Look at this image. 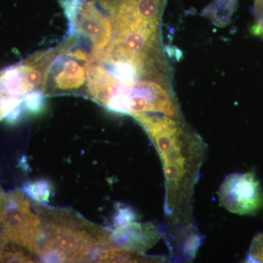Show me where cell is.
Returning <instances> with one entry per match:
<instances>
[{"mask_svg":"<svg viewBox=\"0 0 263 263\" xmlns=\"http://www.w3.org/2000/svg\"><path fill=\"white\" fill-rule=\"evenodd\" d=\"M161 260H163V258L150 257L145 253L117 246L102 249L95 259V262H162Z\"/></svg>","mask_w":263,"mask_h":263,"instance_id":"52a82bcc","label":"cell"},{"mask_svg":"<svg viewBox=\"0 0 263 263\" xmlns=\"http://www.w3.org/2000/svg\"><path fill=\"white\" fill-rule=\"evenodd\" d=\"M43 238L38 256L45 262L95 261L100 250L115 245L112 230L94 224L67 209L35 204Z\"/></svg>","mask_w":263,"mask_h":263,"instance_id":"7a4b0ae2","label":"cell"},{"mask_svg":"<svg viewBox=\"0 0 263 263\" xmlns=\"http://www.w3.org/2000/svg\"><path fill=\"white\" fill-rule=\"evenodd\" d=\"M146 132L163 166L166 215L176 222L188 216L194 186L198 179L205 148L198 137L186 129L179 118L162 114L133 117Z\"/></svg>","mask_w":263,"mask_h":263,"instance_id":"6da1fadb","label":"cell"},{"mask_svg":"<svg viewBox=\"0 0 263 263\" xmlns=\"http://www.w3.org/2000/svg\"><path fill=\"white\" fill-rule=\"evenodd\" d=\"M133 220H136V214L129 208H119L114 218V226H123Z\"/></svg>","mask_w":263,"mask_h":263,"instance_id":"8fae6325","label":"cell"},{"mask_svg":"<svg viewBox=\"0 0 263 263\" xmlns=\"http://www.w3.org/2000/svg\"><path fill=\"white\" fill-rule=\"evenodd\" d=\"M247 262H263V233H258L254 236Z\"/></svg>","mask_w":263,"mask_h":263,"instance_id":"30bf717a","label":"cell"},{"mask_svg":"<svg viewBox=\"0 0 263 263\" xmlns=\"http://www.w3.org/2000/svg\"><path fill=\"white\" fill-rule=\"evenodd\" d=\"M115 245L122 248L145 253L160 240L161 231L152 223L133 220L112 230Z\"/></svg>","mask_w":263,"mask_h":263,"instance_id":"8992f818","label":"cell"},{"mask_svg":"<svg viewBox=\"0 0 263 263\" xmlns=\"http://www.w3.org/2000/svg\"><path fill=\"white\" fill-rule=\"evenodd\" d=\"M238 0H214L202 13L209 17L218 27H224L230 23L232 15L236 8Z\"/></svg>","mask_w":263,"mask_h":263,"instance_id":"ba28073f","label":"cell"},{"mask_svg":"<svg viewBox=\"0 0 263 263\" xmlns=\"http://www.w3.org/2000/svg\"><path fill=\"white\" fill-rule=\"evenodd\" d=\"M29 199L20 190L6 194L0 221V250L38 256L43 226Z\"/></svg>","mask_w":263,"mask_h":263,"instance_id":"277c9868","label":"cell"},{"mask_svg":"<svg viewBox=\"0 0 263 263\" xmlns=\"http://www.w3.org/2000/svg\"><path fill=\"white\" fill-rule=\"evenodd\" d=\"M26 192L37 202L46 201L51 194V188L46 181H39L26 187Z\"/></svg>","mask_w":263,"mask_h":263,"instance_id":"9c48e42d","label":"cell"},{"mask_svg":"<svg viewBox=\"0 0 263 263\" xmlns=\"http://www.w3.org/2000/svg\"><path fill=\"white\" fill-rule=\"evenodd\" d=\"M218 195L221 206L238 215L256 214L263 204L259 182L254 173L233 174L227 176Z\"/></svg>","mask_w":263,"mask_h":263,"instance_id":"5b68a950","label":"cell"},{"mask_svg":"<svg viewBox=\"0 0 263 263\" xmlns=\"http://www.w3.org/2000/svg\"><path fill=\"white\" fill-rule=\"evenodd\" d=\"M48 50L0 70V122L17 120L24 110L31 93H44L46 70L50 57Z\"/></svg>","mask_w":263,"mask_h":263,"instance_id":"3957f363","label":"cell"}]
</instances>
